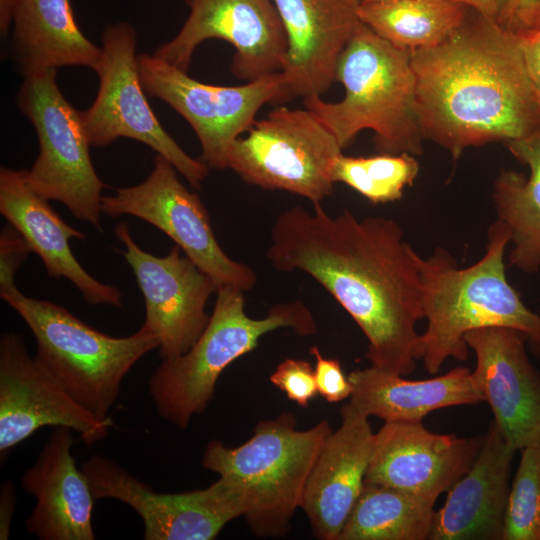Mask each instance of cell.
<instances>
[{
	"instance_id": "1",
	"label": "cell",
	"mask_w": 540,
	"mask_h": 540,
	"mask_svg": "<svg viewBox=\"0 0 540 540\" xmlns=\"http://www.w3.org/2000/svg\"><path fill=\"white\" fill-rule=\"evenodd\" d=\"M270 237V264L308 274L342 306L367 338L371 366L401 376L416 369L421 256L395 220L293 206L277 216Z\"/></svg>"
},
{
	"instance_id": "2",
	"label": "cell",
	"mask_w": 540,
	"mask_h": 540,
	"mask_svg": "<svg viewBox=\"0 0 540 540\" xmlns=\"http://www.w3.org/2000/svg\"><path fill=\"white\" fill-rule=\"evenodd\" d=\"M410 54L422 137L454 160L469 147L506 144L540 129L522 38L496 21L468 8L446 40Z\"/></svg>"
},
{
	"instance_id": "3",
	"label": "cell",
	"mask_w": 540,
	"mask_h": 540,
	"mask_svg": "<svg viewBox=\"0 0 540 540\" xmlns=\"http://www.w3.org/2000/svg\"><path fill=\"white\" fill-rule=\"evenodd\" d=\"M484 255L459 268L454 258L438 247L420 257L422 311L426 330L419 334L416 357L430 374L448 358L465 361V335L473 330L503 326L523 332L540 355V314L531 311L509 284L504 254L511 240L508 226L497 220L488 229Z\"/></svg>"
},
{
	"instance_id": "4",
	"label": "cell",
	"mask_w": 540,
	"mask_h": 540,
	"mask_svg": "<svg viewBox=\"0 0 540 540\" xmlns=\"http://www.w3.org/2000/svg\"><path fill=\"white\" fill-rule=\"evenodd\" d=\"M336 81L345 88L341 101L312 96L304 98V106L343 150L359 132L369 129L380 153L422 154L424 139L415 112L416 79L410 51L362 23L338 59Z\"/></svg>"
},
{
	"instance_id": "5",
	"label": "cell",
	"mask_w": 540,
	"mask_h": 540,
	"mask_svg": "<svg viewBox=\"0 0 540 540\" xmlns=\"http://www.w3.org/2000/svg\"><path fill=\"white\" fill-rule=\"evenodd\" d=\"M1 298L24 320L36 340L35 358L83 408L108 420L132 367L159 348L144 325L112 337L90 327L62 306L24 295L14 279L0 280Z\"/></svg>"
},
{
	"instance_id": "6",
	"label": "cell",
	"mask_w": 540,
	"mask_h": 540,
	"mask_svg": "<svg viewBox=\"0 0 540 540\" xmlns=\"http://www.w3.org/2000/svg\"><path fill=\"white\" fill-rule=\"evenodd\" d=\"M209 322L194 345L184 354L162 359L151 375L148 388L158 414L178 428L189 426L213 399L216 382L233 361L254 350L259 339L279 328L310 336L317 324L300 301L278 303L261 319L245 312L244 291L221 286Z\"/></svg>"
},
{
	"instance_id": "7",
	"label": "cell",
	"mask_w": 540,
	"mask_h": 540,
	"mask_svg": "<svg viewBox=\"0 0 540 540\" xmlns=\"http://www.w3.org/2000/svg\"><path fill=\"white\" fill-rule=\"evenodd\" d=\"M296 424L293 414L282 412L257 423L253 436L237 447L212 440L204 450V468L246 490L250 509L245 517L259 537L288 532L309 474L332 431L325 419L307 430H298Z\"/></svg>"
},
{
	"instance_id": "8",
	"label": "cell",
	"mask_w": 540,
	"mask_h": 540,
	"mask_svg": "<svg viewBox=\"0 0 540 540\" xmlns=\"http://www.w3.org/2000/svg\"><path fill=\"white\" fill-rule=\"evenodd\" d=\"M57 69L24 78L17 102L38 136L40 152L26 177L47 200L61 202L73 216L101 231L103 182L91 161L81 111L62 95Z\"/></svg>"
},
{
	"instance_id": "9",
	"label": "cell",
	"mask_w": 540,
	"mask_h": 540,
	"mask_svg": "<svg viewBox=\"0 0 540 540\" xmlns=\"http://www.w3.org/2000/svg\"><path fill=\"white\" fill-rule=\"evenodd\" d=\"M342 152L311 111L277 107L233 142L227 167L248 184L317 204L333 192L332 166Z\"/></svg>"
},
{
	"instance_id": "10",
	"label": "cell",
	"mask_w": 540,
	"mask_h": 540,
	"mask_svg": "<svg viewBox=\"0 0 540 540\" xmlns=\"http://www.w3.org/2000/svg\"><path fill=\"white\" fill-rule=\"evenodd\" d=\"M137 62L146 95L166 102L186 119L199 139L201 160L216 170L228 168L231 145L249 130L263 105L289 101V79L283 71L239 86H216L154 55L139 54Z\"/></svg>"
},
{
	"instance_id": "11",
	"label": "cell",
	"mask_w": 540,
	"mask_h": 540,
	"mask_svg": "<svg viewBox=\"0 0 540 540\" xmlns=\"http://www.w3.org/2000/svg\"><path fill=\"white\" fill-rule=\"evenodd\" d=\"M136 43L135 29L127 22L108 24L103 30L98 93L92 106L81 111L90 145L105 147L120 137L136 140L167 158L199 188L209 167L188 155L153 113L139 78Z\"/></svg>"
},
{
	"instance_id": "12",
	"label": "cell",
	"mask_w": 540,
	"mask_h": 540,
	"mask_svg": "<svg viewBox=\"0 0 540 540\" xmlns=\"http://www.w3.org/2000/svg\"><path fill=\"white\" fill-rule=\"evenodd\" d=\"M80 468L95 499H116L137 512L146 540H212L250 509L244 487L225 476L204 489L159 493L102 455H92Z\"/></svg>"
},
{
	"instance_id": "13",
	"label": "cell",
	"mask_w": 540,
	"mask_h": 540,
	"mask_svg": "<svg viewBox=\"0 0 540 540\" xmlns=\"http://www.w3.org/2000/svg\"><path fill=\"white\" fill-rule=\"evenodd\" d=\"M177 172L167 158L156 153L153 170L143 182L102 197V214L131 215L152 224L173 240L218 288L251 290L257 282L255 271L223 251L206 207L196 193L179 181Z\"/></svg>"
},
{
	"instance_id": "14",
	"label": "cell",
	"mask_w": 540,
	"mask_h": 540,
	"mask_svg": "<svg viewBox=\"0 0 540 540\" xmlns=\"http://www.w3.org/2000/svg\"><path fill=\"white\" fill-rule=\"evenodd\" d=\"M189 14L176 36L154 56L188 72L195 49L220 39L234 47L231 71L247 82L283 71L288 51L272 0H184Z\"/></svg>"
},
{
	"instance_id": "15",
	"label": "cell",
	"mask_w": 540,
	"mask_h": 540,
	"mask_svg": "<svg viewBox=\"0 0 540 540\" xmlns=\"http://www.w3.org/2000/svg\"><path fill=\"white\" fill-rule=\"evenodd\" d=\"M145 301L143 325L159 339L162 359L186 353L206 328V304L218 286L176 244L167 255L155 256L141 249L126 223L115 227Z\"/></svg>"
},
{
	"instance_id": "16",
	"label": "cell",
	"mask_w": 540,
	"mask_h": 540,
	"mask_svg": "<svg viewBox=\"0 0 540 540\" xmlns=\"http://www.w3.org/2000/svg\"><path fill=\"white\" fill-rule=\"evenodd\" d=\"M113 425L78 404L28 352L23 337L6 332L0 338V452L45 426H64L92 445L104 439Z\"/></svg>"
},
{
	"instance_id": "17",
	"label": "cell",
	"mask_w": 540,
	"mask_h": 540,
	"mask_svg": "<svg viewBox=\"0 0 540 540\" xmlns=\"http://www.w3.org/2000/svg\"><path fill=\"white\" fill-rule=\"evenodd\" d=\"M483 438L436 434L422 421H388L375 433L364 484L404 491L435 504L473 465Z\"/></svg>"
},
{
	"instance_id": "18",
	"label": "cell",
	"mask_w": 540,
	"mask_h": 540,
	"mask_svg": "<svg viewBox=\"0 0 540 540\" xmlns=\"http://www.w3.org/2000/svg\"><path fill=\"white\" fill-rule=\"evenodd\" d=\"M464 339L476 356L472 377L508 445L516 451L540 443V373L526 353V335L494 326Z\"/></svg>"
},
{
	"instance_id": "19",
	"label": "cell",
	"mask_w": 540,
	"mask_h": 540,
	"mask_svg": "<svg viewBox=\"0 0 540 540\" xmlns=\"http://www.w3.org/2000/svg\"><path fill=\"white\" fill-rule=\"evenodd\" d=\"M288 51V99L319 96L336 81L338 59L362 24L361 0H272Z\"/></svg>"
},
{
	"instance_id": "20",
	"label": "cell",
	"mask_w": 540,
	"mask_h": 540,
	"mask_svg": "<svg viewBox=\"0 0 540 540\" xmlns=\"http://www.w3.org/2000/svg\"><path fill=\"white\" fill-rule=\"evenodd\" d=\"M340 412L341 424L325 439L300 505L314 536L321 540L338 539L363 489L374 448L368 416L350 402Z\"/></svg>"
},
{
	"instance_id": "21",
	"label": "cell",
	"mask_w": 540,
	"mask_h": 540,
	"mask_svg": "<svg viewBox=\"0 0 540 540\" xmlns=\"http://www.w3.org/2000/svg\"><path fill=\"white\" fill-rule=\"evenodd\" d=\"M72 432L68 427H54L22 477L23 490L36 500L26 529L41 540L95 539L92 512L96 499L72 455Z\"/></svg>"
},
{
	"instance_id": "22",
	"label": "cell",
	"mask_w": 540,
	"mask_h": 540,
	"mask_svg": "<svg viewBox=\"0 0 540 540\" xmlns=\"http://www.w3.org/2000/svg\"><path fill=\"white\" fill-rule=\"evenodd\" d=\"M0 213L42 260L51 278H66L92 305L123 307L121 291L91 276L71 251L69 241L84 240L85 234L68 225L36 193L26 170L0 169Z\"/></svg>"
},
{
	"instance_id": "23",
	"label": "cell",
	"mask_w": 540,
	"mask_h": 540,
	"mask_svg": "<svg viewBox=\"0 0 540 540\" xmlns=\"http://www.w3.org/2000/svg\"><path fill=\"white\" fill-rule=\"evenodd\" d=\"M514 453L496 423H491L473 465L434 513L428 539H502Z\"/></svg>"
},
{
	"instance_id": "24",
	"label": "cell",
	"mask_w": 540,
	"mask_h": 540,
	"mask_svg": "<svg viewBox=\"0 0 540 540\" xmlns=\"http://www.w3.org/2000/svg\"><path fill=\"white\" fill-rule=\"evenodd\" d=\"M11 56L26 78L63 66L97 70L102 48L81 32L71 0H18L12 13Z\"/></svg>"
},
{
	"instance_id": "25",
	"label": "cell",
	"mask_w": 540,
	"mask_h": 540,
	"mask_svg": "<svg viewBox=\"0 0 540 540\" xmlns=\"http://www.w3.org/2000/svg\"><path fill=\"white\" fill-rule=\"evenodd\" d=\"M350 403L366 416L388 421H422L430 412L484 401L466 367L426 380H407L374 366L348 375Z\"/></svg>"
},
{
	"instance_id": "26",
	"label": "cell",
	"mask_w": 540,
	"mask_h": 540,
	"mask_svg": "<svg viewBox=\"0 0 540 540\" xmlns=\"http://www.w3.org/2000/svg\"><path fill=\"white\" fill-rule=\"evenodd\" d=\"M506 146L528 166L529 177L502 170L494 182L492 199L498 220L511 233L509 265L532 274L540 270V129Z\"/></svg>"
},
{
	"instance_id": "27",
	"label": "cell",
	"mask_w": 540,
	"mask_h": 540,
	"mask_svg": "<svg viewBox=\"0 0 540 540\" xmlns=\"http://www.w3.org/2000/svg\"><path fill=\"white\" fill-rule=\"evenodd\" d=\"M467 9L451 0H387L362 3L358 14L377 35L413 51L446 40L462 23Z\"/></svg>"
},
{
	"instance_id": "28",
	"label": "cell",
	"mask_w": 540,
	"mask_h": 540,
	"mask_svg": "<svg viewBox=\"0 0 540 540\" xmlns=\"http://www.w3.org/2000/svg\"><path fill=\"white\" fill-rule=\"evenodd\" d=\"M433 504L404 491L364 484L337 540H425Z\"/></svg>"
},
{
	"instance_id": "29",
	"label": "cell",
	"mask_w": 540,
	"mask_h": 540,
	"mask_svg": "<svg viewBox=\"0 0 540 540\" xmlns=\"http://www.w3.org/2000/svg\"><path fill=\"white\" fill-rule=\"evenodd\" d=\"M419 172V163L408 153L352 157L339 154L332 166V180L357 191L374 204L401 199L407 186H412Z\"/></svg>"
},
{
	"instance_id": "30",
	"label": "cell",
	"mask_w": 540,
	"mask_h": 540,
	"mask_svg": "<svg viewBox=\"0 0 540 540\" xmlns=\"http://www.w3.org/2000/svg\"><path fill=\"white\" fill-rule=\"evenodd\" d=\"M503 540H540V443L522 449L508 502Z\"/></svg>"
},
{
	"instance_id": "31",
	"label": "cell",
	"mask_w": 540,
	"mask_h": 540,
	"mask_svg": "<svg viewBox=\"0 0 540 540\" xmlns=\"http://www.w3.org/2000/svg\"><path fill=\"white\" fill-rule=\"evenodd\" d=\"M269 380L285 392L290 400L302 407H307L318 394L314 368L303 359L283 360L270 375Z\"/></svg>"
},
{
	"instance_id": "32",
	"label": "cell",
	"mask_w": 540,
	"mask_h": 540,
	"mask_svg": "<svg viewBox=\"0 0 540 540\" xmlns=\"http://www.w3.org/2000/svg\"><path fill=\"white\" fill-rule=\"evenodd\" d=\"M310 353L316 361L314 371L318 393L330 403L350 398L352 385L340 361L324 357L318 346L311 347Z\"/></svg>"
},
{
	"instance_id": "33",
	"label": "cell",
	"mask_w": 540,
	"mask_h": 540,
	"mask_svg": "<svg viewBox=\"0 0 540 540\" xmlns=\"http://www.w3.org/2000/svg\"><path fill=\"white\" fill-rule=\"evenodd\" d=\"M497 23L520 38L536 33L540 26V0H508Z\"/></svg>"
},
{
	"instance_id": "34",
	"label": "cell",
	"mask_w": 540,
	"mask_h": 540,
	"mask_svg": "<svg viewBox=\"0 0 540 540\" xmlns=\"http://www.w3.org/2000/svg\"><path fill=\"white\" fill-rule=\"evenodd\" d=\"M32 252L20 233L9 224L1 232L0 280L14 279V274Z\"/></svg>"
},
{
	"instance_id": "35",
	"label": "cell",
	"mask_w": 540,
	"mask_h": 540,
	"mask_svg": "<svg viewBox=\"0 0 540 540\" xmlns=\"http://www.w3.org/2000/svg\"><path fill=\"white\" fill-rule=\"evenodd\" d=\"M522 44L531 83L540 102V32L522 38Z\"/></svg>"
},
{
	"instance_id": "36",
	"label": "cell",
	"mask_w": 540,
	"mask_h": 540,
	"mask_svg": "<svg viewBox=\"0 0 540 540\" xmlns=\"http://www.w3.org/2000/svg\"><path fill=\"white\" fill-rule=\"evenodd\" d=\"M15 487L7 480L1 485L0 494V539L6 540L10 534L11 520L15 508Z\"/></svg>"
},
{
	"instance_id": "37",
	"label": "cell",
	"mask_w": 540,
	"mask_h": 540,
	"mask_svg": "<svg viewBox=\"0 0 540 540\" xmlns=\"http://www.w3.org/2000/svg\"><path fill=\"white\" fill-rule=\"evenodd\" d=\"M470 8L480 15L496 21L498 20L502 10L508 0H451Z\"/></svg>"
},
{
	"instance_id": "38",
	"label": "cell",
	"mask_w": 540,
	"mask_h": 540,
	"mask_svg": "<svg viewBox=\"0 0 540 540\" xmlns=\"http://www.w3.org/2000/svg\"><path fill=\"white\" fill-rule=\"evenodd\" d=\"M18 0H0V31L6 35L11 27L12 13Z\"/></svg>"
},
{
	"instance_id": "39",
	"label": "cell",
	"mask_w": 540,
	"mask_h": 540,
	"mask_svg": "<svg viewBox=\"0 0 540 540\" xmlns=\"http://www.w3.org/2000/svg\"><path fill=\"white\" fill-rule=\"evenodd\" d=\"M362 3H370V2H379V1H387V0H361Z\"/></svg>"
},
{
	"instance_id": "40",
	"label": "cell",
	"mask_w": 540,
	"mask_h": 540,
	"mask_svg": "<svg viewBox=\"0 0 540 540\" xmlns=\"http://www.w3.org/2000/svg\"><path fill=\"white\" fill-rule=\"evenodd\" d=\"M538 32H540V26H539V30H538ZM536 33H537V32H536Z\"/></svg>"
}]
</instances>
